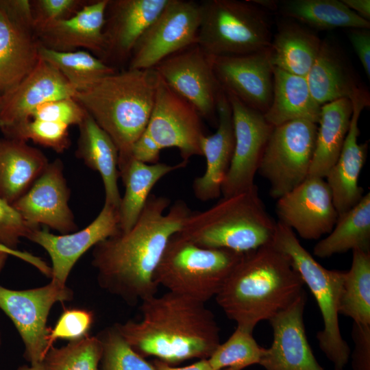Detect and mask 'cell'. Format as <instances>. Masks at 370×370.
Here are the masks:
<instances>
[{
	"label": "cell",
	"mask_w": 370,
	"mask_h": 370,
	"mask_svg": "<svg viewBox=\"0 0 370 370\" xmlns=\"http://www.w3.org/2000/svg\"><path fill=\"white\" fill-rule=\"evenodd\" d=\"M151 194L134 226L97 244L92 264L99 286L130 306L156 295L154 273L169 238L191 210L185 201Z\"/></svg>",
	"instance_id": "1"
},
{
	"label": "cell",
	"mask_w": 370,
	"mask_h": 370,
	"mask_svg": "<svg viewBox=\"0 0 370 370\" xmlns=\"http://www.w3.org/2000/svg\"><path fill=\"white\" fill-rule=\"evenodd\" d=\"M142 319L114 324L138 354L169 365L208 358L220 344L213 312L191 297L168 291L141 301Z\"/></svg>",
	"instance_id": "2"
},
{
	"label": "cell",
	"mask_w": 370,
	"mask_h": 370,
	"mask_svg": "<svg viewBox=\"0 0 370 370\" xmlns=\"http://www.w3.org/2000/svg\"><path fill=\"white\" fill-rule=\"evenodd\" d=\"M304 284L289 258L271 243L243 253L215 299L236 327L253 333L261 321L291 305Z\"/></svg>",
	"instance_id": "3"
},
{
	"label": "cell",
	"mask_w": 370,
	"mask_h": 370,
	"mask_svg": "<svg viewBox=\"0 0 370 370\" xmlns=\"http://www.w3.org/2000/svg\"><path fill=\"white\" fill-rule=\"evenodd\" d=\"M158 79L154 69L127 68L75 95V99L115 144L119 169L132 158L133 145L146 129Z\"/></svg>",
	"instance_id": "4"
},
{
	"label": "cell",
	"mask_w": 370,
	"mask_h": 370,
	"mask_svg": "<svg viewBox=\"0 0 370 370\" xmlns=\"http://www.w3.org/2000/svg\"><path fill=\"white\" fill-rule=\"evenodd\" d=\"M275 226L255 184L206 210L191 211L179 233L201 247L246 253L271 244Z\"/></svg>",
	"instance_id": "5"
},
{
	"label": "cell",
	"mask_w": 370,
	"mask_h": 370,
	"mask_svg": "<svg viewBox=\"0 0 370 370\" xmlns=\"http://www.w3.org/2000/svg\"><path fill=\"white\" fill-rule=\"evenodd\" d=\"M243 254L201 247L177 232L167 243L154 280L170 292L206 304L217 295Z\"/></svg>",
	"instance_id": "6"
},
{
	"label": "cell",
	"mask_w": 370,
	"mask_h": 370,
	"mask_svg": "<svg viewBox=\"0 0 370 370\" xmlns=\"http://www.w3.org/2000/svg\"><path fill=\"white\" fill-rule=\"evenodd\" d=\"M271 245L285 254L314 297L319 308L323 328L317 338L321 351L335 370H343L349 362L351 351L342 337L338 306L345 271L329 270L321 266L301 245L294 231L276 222Z\"/></svg>",
	"instance_id": "7"
},
{
	"label": "cell",
	"mask_w": 370,
	"mask_h": 370,
	"mask_svg": "<svg viewBox=\"0 0 370 370\" xmlns=\"http://www.w3.org/2000/svg\"><path fill=\"white\" fill-rule=\"evenodd\" d=\"M197 44L210 56H232L267 49L272 39L264 10L251 1L200 2Z\"/></svg>",
	"instance_id": "8"
},
{
	"label": "cell",
	"mask_w": 370,
	"mask_h": 370,
	"mask_svg": "<svg viewBox=\"0 0 370 370\" xmlns=\"http://www.w3.org/2000/svg\"><path fill=\"white\" fill-rule=\"evenodd\" d=\"M317 124L297 119L273 127L258 171L270 184V195L280 198L309 175L315 149Z\"/></svg>",
	"instance_id": "9"
},
{
	"label": "cell",
	"mask_w": 370,
	"mask_h": 370,
	"mask_svg": "<svg viewBox=\"0 0 370 370\" xmlns=\"http://www.w3.org/2000/svg\"><path fill=\"white\" fill-rule=\"evenodd\" d=\"M73 297L71 289L51 280L43 286L25 290L0 285V309L17 330L24 345V357L30 365L42 362L51 348L47 322L51 308L57 302L71 301Z\"/></svg>",
	"instance_id": "10"
},
{
	"label": "cell",
	"mask_w": 370,
	"mask_h": 370,
	"mask_svg": "<svg viewBox=\"0 0 370 370\" xmlns=\"http://www.w3.org/2000/svg\"><path fill=\"white\" fill-rule=\"evenodd\" d=\"M200 2L168 0L132 51L127 69H153L168 56L197 43Z\"/></svg>",
	"instance_id": "11"
},
{
	"label": "cell",
	"mask_w": 370,
	"mask_h": 370,
	"mask_svg": "<svg viewBox=\"0 0 370 370\" xmlns=\"http://www.w3.org/2000/svg\"><path fill=\"white\" fill-rule=\"evenodd\" d=\"M143 134L160 151L177 148L186 164L192 157L202 156L200 144L205 134L201 116L160 77L153 109Z\"/></svg>",
	"instance_id": "12"
},
{
	"label": "cell",
	"mask_w": 370,
	"mask_h": 370,
	"mask_svg": "<svg viewBox=\"0 0 370 370\" xmlns=\"http://www.w3.org/2000/svg\"><path fill=\"white\" fill-rule=\"evenodd\" d=\"M30 1L0 0V94L17 85L40 59Z\"/></svg>",
	"instance_id": "13"
},
{
	"label": "cell",
	"mask_w": 370,
	"mask_h": 370,
	"mask_svg": "<svg viewBox=\"0 0 370 370\" xmlns=\"http://www.w3.org/2000/svg\"><path fill=\"white\" fill-rule=\"evenodd\" d=\"M153 69L202 119L217 123V107L222 90L213 70L212 57L197 43L168 56Z\"/></svg>",
	"instance_id": "14"
},
{
	"label": "cell",
	"mask_w": 370,
	"mask_h": 370,
	"mask_svg": "<svg viewBox=\"0 0 370 370\" xmlns=\"http://www.w3.org/2000/svg\"><path fill=\"white\" fill-rule=\"evenodd\" d=\"M227 96L232 111L234 149L221 188L224 197L243 192L255 185L254 177L273 129L262 113L247 107L234 96Z\"/></svg>",
	"instance_id": "15"
},
{
	"label": "cell",
	"mask_w": 370,
	"mask_h": 370,
	"mask_svg": "<svg viewBox=\"0 0 370 370\" xmlns=\"http://www.w3.org/2000/svg\"><path fill=\"white\" fill-rule=\"evenodd\" d=\"M276 213L278 221L306 240H317L329 234L338 216L330 188L325 178L319 177H308L278 198Z\"/></svg>",
	"instance_id": "16"
},
{
	"label": "cell",
	"mask_w": 370,
	"mask_h": 370,
	"mask_svg": "<svg viewBox=\"0 0 370 370\" xmlns=\"http://www.w3.org/2000/svg\"><path fill=\"white\" fill-rule=\"evenodd\" d=\"M212 63L225 94L263 114L267 112L271 103L273 85L269 48L245 55L212 57Z\"/></svg>",
	"instance_id": "17"
},
{
	"label": "cell",
	"mask_w": 370,
	"mask_h": 370,
	"mask_svg": "<svg viewBox=\"0 0 370 370\" xmlns=\"http://www.w3.org/2000/svg\"><path fill=\"white\" fill-rule=\"evenodd\" d=\"M63 171V162L60 159L49 162L12 206L31 225H46L65 234L75 232L77 225L69 206L70 190Z\"/></svg>",
	"instance_id": "18"
},
{
	"label": "cell",
	"mask_w": 370,
	"mask_h": 370,
	"mask_svg": "<svg viewBox=\"0 0 370 370\" xmlns=\"http://www.w3.org/2000/svg\"><path fill=\"white\" fill-rule=\"evenodd\" d=\"M120 231L119 210L104 205L97 217L86 227L73 233L55 235L48 229L34 230L27 239L42 247L51 262V281L66 286L71 269L90 247Z\"/></svg>",
	"instance_id": "19"
},
{
	"label": "cell",
	"mask_w": 370,
	"mask_h": 370,
	"mask_svg": "<svg viewBox=\"0 0 370 370\" xmlns=\"http://www.w3.org/2000/svg\"><path fill=\"white\" fill-rule=\"evenodd\" d=\"M75 93L64 76L40 58L27 75L1 95L0 130L5 137L26 121L38 106L55 99L74 97Z\"/></svg>",
	"instance_id": "20"
},
{
	"label": "cell",
	"mask_w": 370,
	"mask_h": 370,
	"mask_svg": "<svg viewBox=\"0 0 370 370\" xmlns=\"http://www.w3.org/2000/svg\"><path fill=\"white\" fill-rule=\"evenodd\" d=\"M168 0H108L103 29L106 64L129 62L132 51L145 30Z\"/></svg>",
	"instance_id": "21"
},
{
	"label": "cell",
	"mask_w": 370,
	"mask_h": 370,
	"mask_svg": "<svg viewBox=\"0 0 370 370\" xmlns=\"http://www.w3.org/2000/svg\"><path fill=\"white\" fill-rule=\"evenodd\" d=\"M304 291L288 308L269 321L273 341L259 365L265 370H324L308 343L304 323Z\"/></svg>",
	"instance_id": "22"
},
{
	"label": "cell",
	"mask_w": 370,
	"mask_h": 370,
	"mask_svg": "<svg viewBox=\"0 0 370 370\" xmlns=\"http://www.w3.org/2000/svg\"><path fill=\"white\" fill-rule=\"evenodd\" d=\"M350 101L353 110L349 130L337 160L325 177L338 215L354 207L364 195L358 179L367 159L368 144L358 143V120L362 110L369 105V97L362 89Z\"/></svg>",
	"instance_id": "23"
},
{
	"label": "cell",
	"mask_w": 370,
	"mask_h": 370,
	"mask_svg": "<svg viewBox=\"0 0 370 370\" xmlns=\"http://www.w3.org/2000/svg\"><path fill=\"white\" fill-rule=\"evenodd\" d=\"M108 0L89 1L72 17L35 27L41 46L60 52L84 48L102 60L103 29Z\"/></svg>",
	"instance_id": "24"
},
{
	"label": "cell",
	"mask_w": 370,
	"mask_h": 370,
	"mask_svg": "<svg viewBox=\"0 0 370 370\" xmlns=\"http://www.w3.org/2000/svg\"><path fill=\"white\" fill-rule=\"evenodd\" d=\"M217 128L201 140V151L206 158L204 174L193 182L195 197L201 201L219 197L232 162L234 149L232 111L227 95L222 90L217 103Z\"/></svg>",
	"instance_id": "25"
},
{
	"label": "cell",
	"mask_w": 370,
	"mask_h": 370,
	"mask_svg": "<svg viewBox=\"0 0 370 370\" xmlns=\"http://www.w3.org/2000/svg\"><path fill=\"white\" fill-rule=\"evenodd\" d=\"M49 163L42 152L27 142L0 139V197L12 205L29 190Z\"/></svg>",
	"instance_id": "26"
},
{
	"label": "cell",
	"mask_w": 370,
	"mask_h": 370,
	"mask_svg": "<svg viewBox=\"0 0 370 370\" xmlns=\"http://www.w3.org/2000/svg\"><path fill=\"white\" fill-rule=\"evenodd\" d=\"M79 127L76 156L98 172L105 189V202L119 210L121 197L118 186L117 148L108 134L87 112Z\"/></svg>",
	"instance_id": "27"
},
{
	"label": "cell",
	"mask_w": 370,
	"mask_h": 370,
	"mask_svg": "<svg viewBox=\"0 0 370 370\" xmlns=\"http://www.w3.org/2000/svg\"><path fill=\"white\" fill-rule=\"evenodd\" d=\"M321 106L313 99L306 79L273 67L271 103L264 114L273 127L297 120L318 123Z\"/></svg>",
	"instance_id": "28"
},
{
	"label": "cell",
	"mask_w": 370,
	"mask_h": 370,
	"mask_svg": "<svg viewBox=\"0 0 370 370\" xmlns=\"http://www.w3.org/2000/svg\"><path fill=\"white\" fill-rule=\"evenodd\" d=\"M186 164L181 162L175 165L157 162L147 164L131 158L119 169V177L125 186L119 208V230H130L140 216L156 184L164 176Z\"/></svg>",
	"instance_id": "29"
},
{
	"label": "cell",
	"mask_w": 370,
	"mask_h": 370,
	"mask_svg": "<svg viewBox=\"0 0 370 370\" xmlns=\"http://www.w3.org/2000/svg\"><path fill=\"white\" fill-rule=\"evenodd\" d=\"M306 79L313 99L321 106L341 99L351 100L362 89L356 84L340 53L328 41L321 42Z\"/></svg>",
	"instance_id": "30"
},
{
	"label": "cell",
	"mask_w": 370,
	"mask_h": 370,
	"mask_svg": "<svg viewBox=\"0 0 370 370\" xmlns=\"http://www.w3.org/2000/svg\"><path fill=\"white\" fill-rule=\"evenodd\" d=\"M349 99L321 106L314 156L308 177H323L334 164L347 134L352 114Z\"/></svg>",
	"instance_id": "31"
},
{
	"label": "cell",
	"mask_w": 370,
	"mask_h": 370,
	"mask_svg": "<svg viewBox=\"0 0 370 370\" xmlns=\"http://www.w3.org/2000/svg\"><path fill=\"white\" fill-rule=\"evenodd\" d=\"M321 40L312 32L295 23L282 24L269 47L273 67L305 77L314 64Z\"/></svg>",
	"instance_id": "32"
},
{
	"label": "cell",
	"mask_w": 370,
	"mask_h": 370,
	"mask_svg": "<svg viewBox=\"0 0 370 370\" xmlns=\"http://www.w3.org/2000/svg\"><path fill=\"white\" fill-rule=\"evenodd\" d=\"M356 249L370 251V193L347 212L338 216L328 235L313 249L314 255L325 258Z\"/></svg>",
	"instance_id": "33"
},
{
	"label": "cell",
	"mask_w": 370,
	"mask_h": 370,
	"mask_svg": "<svg viewBox=\"0 0 370 370\" xmlns=\"http://www.w3.org/2000/svg\"><path fill=\"white\" fill-rule=\"evenodd\" d=\"M278 10L285 16L312 28L369 29L367 21L338 0H288L279 2Z\"/></svg>",
	"instance_id": "34"
},
{
	"label": "cell",
	"mask_w": 370,
	"mask_h": 370,
	"mask_svg": "<svg viewBox=\"0 0 370 370\" xmlns=\"http://www.w3.org/2000/svg\"><path fill=\"white\" fill-rule=\"evenodd\" d=\"M338 312L354 322L370 325V251L352 250L351 268L345 271L342 284Z\"/></svg>",
	"instance_id": "35"
},
{
	"label": "cell",
	"mask_w": 370,
	"mask_h": 370,
	"mask_svg": "<svg viewBox=\"0 0 370 370\" xmlns=\"http://www.w3.org/2000/svg\"><path fill=\"white\" fill-rule=\"evenodd\" d=\"M41 59L56 68L77 91L84 90L118 69L87 51L60 52L40 46Z\"/></svg>",
	"instance_id": "36"
},
{
	"label": "cell",
	"mask_w": 370,
	"mask_h": 370,
	"mask_svg": "<svg viewBox=\"0 0 370 370\" xmlns=\"http://www.w3.org/2000/svg\"><path fill=\"white\" fill-rule=\"evenodd\" d=\"M101 356V340L88 334L61 347L52 346L42 364L45 370H99Z\"/></svg>",
	"instance_id": "37"
},
{
	"label": "cell",
	"mask_w": 370,
	"mask_h": 370,
	"mask_svg": "<svg viewBox=\"0 0 370 370\" xmlns=\"http://www.w3.org/2000/svg\"><path fill=\"white\" fill-rule=\"evenodd\" d=\"M265 352L266 348L258 344L251 332L236 327L208 360L214 370H243L252 365H259Z\"/></svg>",
	"instance_id": "38"
},
{
	"label": "cell",
	"mask_w": 370,
	"mask_h": 370,
	"mask_svg": "<svg viewBox=\"0 0 370 370\" xmlns=\"http://www.w3.org/2000/svg\"><path fill=\"white\" fill-rule=\"evenodd\" d=\"M97 336L102 344L101 370H158L127 344L115 325Z\"/></svg>",
	"instance_id": "39"
},
{
	"label": "cell",
	"mask_w": 370,
	"mask_h": 370,
	"mask_svg": "<svg viewBox=\"0 0 370 370\" xmlns=\"http://www.w3.org/2000/svg\"><path fill=\"white\" fill-rule=\"evenodd\" d=\"M69 128V125L63 123L29 119L5 138L25 142L32 140L57 153H62L71 145Z\"/></svg>",
	"instance_id": "40"
},
{
	"label": "cell",
	"mask_w": 370,
	"mask_h": 370,
	"mask_svg": "<svg viewBox=\"0 0 370 370\" xmlns=\"http://www.w3.org/2000/svg\"><path fill=\"white\" fill-rule=\"evenodd\" d=\"M86 113L74 97H67L49 101L38 106L27 120L60 123L69 127L73 125L78 126Z\"/></svg>",
	"instance_id": "41"
},
{
	"label": "cell",
	"mask_w": 370,
	"mask_h": 370,
	"mask_svg": "<svg viewBox=\"0 0 370 370\" xmlns=\"http://www.w3.org/2000/svg\"><path fill=\"white\" fill-rule=\"evenodd\" d=\"M93 322L92 312L79 308L65 310L53 329H50L48 341L50 347L58 339L69 342L79 340L88 335Z\"/></svg>",
	"instance_id": "42"
},
{
	"label": "cell",
	"mask_w": 370,
	"mask_h": 370,
	"mask_svg": "<svg viewBox=\"0 0 370 370\" xmlns=\"http://www.w3.org/2000/svg\"><path fill=\"white\" fill-rule=\"evenodd\" d=\"M27 223L12 206L0 197V245L12 249L22 238H27L36 230Z\"/></svg>",
	"instance_id": "43"
},
{
	"label": "cell",
	"mask_w": 370,
	"mask_h": 370,
	"mask_svg": "<svg viewBox=\"0 0 370 370\" xmlns=\"http://www.w3.org/2000/svg\"><path fill=\"white\" fill-rule=\"evenodd\" d=\"M88 2L84 0H32L34 27L69 18Z\"/></svg>",
	"instance_id": "44"
},
{
	"label": "cell",
	"mask_w": 370,
	"mask_h": 370,
	"mask_svg": "<svg viewBox=\"0 0 370 370\" xmlns=\"http://www.w3.org/2000/svg\"><path fill=\"white\" fill-rule=\"evenodd\" d=\"M352 337L354 343L350 355L354 370H370V325L353 323Z\"/></svg>",
	"instance_id": "45"
},
{
	"label": "cell",
	"mask_w": 370,
	"mask_h": 370,
	"mask_svg": "<svg viewBox=\"0 0 370 370\" xmlns=\"http://www.w3.org/2000/svg\"><path fill=\"white\" fill-rule=\"evenodd\" d=\"M348 37L364 71L370 78V31L369 29H351Z\"/></svg>",
	"instance_id": "46"
},
{
	"label": "cell",
	"mask_w": 370,
	"mask_h": 370,
	"mask_svg": "<svg viewBox=\"0 0 370 370\" xmlns=\"http://www.w3.org/2000/svg\"><path fill=\"white\" fill-rule=\"evenodd\" d=\"M9 255L16 256L27 262L30 263L43 274L51 277V269L49 265L40 258L34 256L27 252L18 250H12L0 245V273L3 269Z\"/></svg>",
	"instance_id": "47"
},
{
	"label": "cell",
	"mask_w": 370,
	"mask_h": 370,
	"mask_svg": "<svg viewBox=\"0 0 370 370\" xmlns=\"http://www.w3.org/2000/svg\"><path fill=\"white\" fill-rule=\"evenodd\" d=\"M158 370H214L210 365L208 358L200 359L199 361L182 367H175L171 365L156 359L153 362Z\"/></svg>",
	"instance_id": "48"
},
{
	"label": "cell",
	"mask_w": 370,
	"mask_h": 370,
	"mask_svg": "<svg viewBox=\"0 0 370 370\" xmlns=\"http://www.w3.org/2000/svg\"><path fill=\"white\" fill-rule=\"evenodd\" d=\"M352 11L367 21L370 19L369 0H342Z\"/></svg>",
	"instance_id": "49"
},
{
	"label": "cell",
	"mask_w": 370,
	"mask_h": 370,
	"mask_svg": "<svg viewBox=\"0 0 370 370\" xmlns=\"http://www.w3.org/2000/svg\"><path fill=\"white\" fill-rule=\"evenodd\" d=\"M251 1L263 10H275L278 9L279 1L275 0H251Z\"/></svg>",
	"instance_id": "50"
},
{
	"label": "cell",
	"mask_w": 370,
	"mask_h": 370,
	"mask_svg": "<svg viewBox=\"0 0 370 370\" xmlns=\"http://www.w3.org/2000/svg\"><path fill=\"white\" fill-rule=\"evenodd\" d=\"M16 370H45L42 362L29 365H22L17 368Z\"/></svg>",
	"instance_id": "51"
},
{
	"label": "cell",
	"mask_w": 370,
	"mask_h": 370,
	"mask_svg": "<svg viewBox=\"0 0 370 370\" xmlns=\"http://www.w3.org/2000/svg\"><path fill=\"white\" fill-rule=\"evenodd\" d=\"M1 343H2V340H1V330H0V347L1 345Z\"/></svg>",
	"instance_id": "52"
},
{
	"label": "cell",
	"mask_w": 370,
	"mask_h": 370,
	"mask_svg": "<svg viewBox=\"0 0 370 370\" xmlns=\"http://www.w3.org/2000/svg\"><path fill=\"white\" fill-rule=\"evenodd\" d=\"M0 100H1V94H0Z\"/></svg>",
	"instance_id": "53"
}]
</instances>
